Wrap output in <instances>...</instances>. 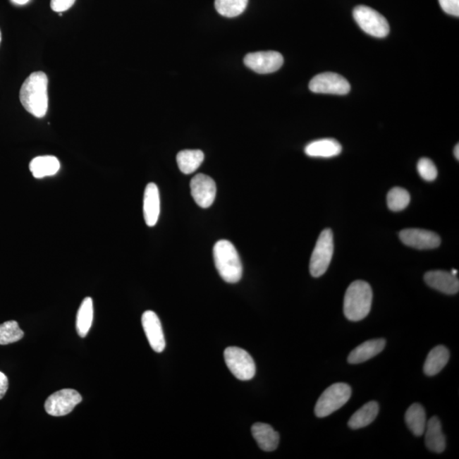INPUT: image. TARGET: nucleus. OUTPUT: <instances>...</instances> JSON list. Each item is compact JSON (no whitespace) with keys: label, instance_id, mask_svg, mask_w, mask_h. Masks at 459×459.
Returning <instances> with one entry per match:
<instances>
[{"label":"nucleus","instance_id":"nucleus-1","mask_svg":"<svg viewBox=\"0 0 459 459\" xmlns=\"http://www.w3.org/2000/svg\"><path fill=\"white\" fill-rule=\"evenodd\" d=\"M20 101L24 109L41 118L48 110V77L44 72H35L24 81L20 90Z\"/></svg>","mask_w":459,"mask_h":459},{"label":"nucleus","instance_id":"nucleus-2","mask_svg":"<svg viewBox=\"0 0 459 459\" xmlns=\"http://www.w3.org/2000/svg\"><path fill=\"white\" fill-rule=\"evenodd\" d=\"M372 302H373V290L369 283L362 280L355 281L347 288L345 293L344 300L345 317L351 322L364 319L371 311Z\"/></svg>","mask_w":459,"mask_h":459},{"label":"nucleus","instance_id":"nucleus-3","mask_svg":"<svg viewBox=\"0 0 459 459\" xmlns=\"http://www.w3.org/2000/svg\"><path fill=\"white\" fill-rule=\"evenodd\" d=\"M214 264L221 279L237 283L242 279L243 264L237 249L227 240H220L214 247Z\"/></svg>","mask_w":459,"mask_h":459},{"label":"nucleus","instance_id":"nucleus-4","mask_svg":"<svg viewBox=\"0 0 459 459\" xmlns=\"http://www.w3.org/2000/svg\"><path fill=\"white\" fill-rule=\"evenodd\" d=\"M351 393L350 386L345 383L333 384L326 388L316 404V416L325 417L332 415L348 402Z\"/></svg>","mask_w":459,"mask_h":459},{"label":"nucleus","instance_id":"nucleus-5","mask_svg":"<svg viewBox=\"0 0 459 459\" xmlns=\"http://www.w3.org/2000/svg\"><path fill=\"white\" fill-rule=\"evenodd\" d=\"M333 235L328 228L322 231L310 262V272L313 278H320L328 270L333 255Z\"/></svg>","mask_w":459,"mask_h":459},{"label":"nucleus","instance_id":"nucleus-6","mask_svg":"<svg viewBox=\"0 0 459 459\" xmlns=\"http://www.w3.org/2000/svg\"><path fill=\"white\" fill-rule=\"evenodd\" d=\"M353 16L359 27L375 38H384L390 32V26L386 18L370 7H355Z\"/></svg>","mask_w":459,"mask_h":459},{"label":"nucleus","instance_id":"nucleus-7","mask_svg":"<svg viewBox=\"0 0 459 459\" xmlns=\"http://www.w3.org/2000/svg\"><path fill=\"white\" fill-rule=\"evenodd\" d=\"M224 357L227 367L235 378L247 381L255 377L256 366L251 355L239 347H228Z\"/></svg>","mask_w":459,"mask_h":459},{"label":"nucleus","instance_id":"nucleus-8","mask_svg":"<svg viewBox=\"0 0 459 459\" xmlns=\"http://www.w3.org/2000/svg\"><path fill=\"white\" fill-rule=\"evenodd\" d=\"M82 402V396L75 390L64 388L49 396L44 404L45 411L54 417L69 415Z\"/></svg>","mask_w":459,"mask_h":459},{"label":"nucleus","instance_id":"nucleus-9","mask_svg":"<svg viewBox=\"0 0 459 459\" xmlns=\"http://www.w3.org/2000/svg\"><path fill=\"white\" fill-rule=\"evenodd\" d=\"M309 89L313 93L344 94H348L350 85L345 78L340 74L334 73H324L314 77L309 84Z\"/></svg>","mask_w":459,"mask_h":459},{"label":"nucleus","instance_id":"nucleus-10","mask_svg":"<svg viewBox=\"0 0 459 459\" xmlns=\"http://www.w3.org/2000/svg\"><path fill=\"white\" fill-rule=\"evenodd\" d=\"M283 56L276 51L250 53L244 57V64L254 72L267 74L278 71L283 64Z\"/></svg>","mask_w":459,"mask_h":459},{"label":"nucleus","instance_id":"nucleus-11","mask_svg":"<svg viewBox=\"0 0 459 459\" xmlns=\"http://www.w3.org/2000/svg\"><path fill=\"white\" fill-rule=\"evenodd\" d=\"M191 193L194 201L202 209H208L216 197V185L212 178L198 173L191 180Z\"/></svg>","mask_w":459,"mask_h":459},{"label":"nucleus","instance_id":"nucleus-12","mask_svg":"<svg viewBox=\"0 0 459 459\" xmlns=\"http://www.w3.org/2000/svg\"><path fill=\"white\" fill-rule=\"evenodd\" d=\"M400 239L405 245L417 250H433L440 246V235L434 231L424 229H404L400 233Z\"/></svg>","mask_w":459,"mask_h":459},{"label":"nucleus","instance_id":"nucleus-13","mask_svg":"<svg viewBox=\"0 0 459 459\" xmlns=\"http://www.w3.org/2000/svg\"><path fill=\"white\" fill-rule=\"evenodd\" d=\"M143 329L152 349L157 353H163L165 349L164 334L158 315L154 312L147 311L142 317Z\"/></svg>","mask_w":459,"mask_h":459},{"label":"nucleus","instance_id":"nucleus-14","mask_svg":"<svg viewBox=\"0 0 459 459\" xmlns=\"http://www.w3.org/2000/svg\"><path fill=\"white\" fill-rule=\"evenodd\" d=\"M425 283L428 286L446 295H455L459 290V281L456 276L445 271H432L425 273Z\"/></svg>","mask_w":459,"mask_h":459},{"label":"nucleus","instance_id":"nucleus-15","mask_svg":"<svg viewBox=\"0 0 459 459\" xmlns=\"http://www.w3.org/2000/svg\"><path fill=\"white\" fill-rule=\"evenodd\" d=\"M143 214L148 226L157 225L160 214V195L158 185L155 183H149L145 189Z\"/></svg>","mask_w":459,"mask_h":459},{"label":"nucleus","instance_id":"nucleus-16","mask_svg":"<svg viewBox=\"0 0 459 459\" xmlns=\"http://www.w3.org/2000/svg\"><path fill=\"white\" fill-rule=\"evenodd\" d=\"M252 435L257 442L260 449L264 452H273L279 445V434L271 425L256 423L252 426Z\"/></svg>","mask_w":459,"mask_h":459},{"label":"nucleus","instance_id":"nucleus-17","mask_svg":"<svg viewBox=\"0 0 459 459\" xmlns=\"http://www.w3.org/2000/svg\"><path fill=\"white\" fill-rule=\"evenodd\" d=\"M386 345V341L384 338L364 342L351 351L348 357V362L359 364L369 361V360L381 353Z\"/></svg>","mask_w":459,"mask_h":459},{"label":"nucleus","instance_id":"nucleus-18","mask_svg":"<svg viewBox=\"0 0 459 459\" xmlns=\"http://www.w3.org/2000/svg\"><path fill=\"white\" fill-rule=\"evenodd\" d=\"M425 445L433 453H441L446 449V437L442 433L441 423L437 417H432L425 428Z\"/></svg>","mask_w":459,"mask_h":459},{"label":"nucleus","instance_id":"nucleus-19","mask_svg":"<svg viewBox=\"0 0 459 459\" xmlns=\"http://www.w3.org/2000/svg\"><path fill=\"white\" fill-rule=\"evenodd\" d=\"M306 155L312 158H333L341 154L342 147L334 139H321L314 140L305 148Z\"/></svg>","mask_w":459,"mask_h":459},{"label":"nucleus","instance_id":"nucleus-20","mask_svg":"<svg viewBox=\"0 0 459 459\" xmlns=\"http://www.w3.org/2000/svg\"><path fill=\"white\" fill-rule=\"evenodd\" d=\"M60 168V161L55 156L37 157L29 164V169L36 179L55 176L59 172Z\"/></svg>","mask_w":459,"mask_h":459},{"label":"nucleus","instance_id":"nucleus-21","mask_svg":"<svg viewBox=\"0 0 459 459\" xmlns=\"http://www.w3.org/2000/svg\"><path fill=\"white\" fill-rule=\"evenodd\" d=\"M450 353L448 348L443 345H438L433 348L427 355L424 365V374L427 376H435L440 373L448 364Z\"/></svg>","mask_w":459,"mask_h":459},{"label":"nucleus","instance_id":"nucleus-22","mask_svg":"<svg viewBox=\"0 0 459 459\" xmlns=\"http://www.w3.org/2000/svg\"><path fill=\"white\" fill-rule=\"evenodd\" d=\"M379 412V406L378 403L373 400V402L366 403L351 416L348 423L349 427L353 429L366 427V426L373 423L376 417H377Z\"/></svg>","mask_w":459,"mask_h":459},{"label":"nucleus","instance_id":"nucleus-23","mask_svg":"<svg viewBox=\"0 0 459 459\" xmlns=\"http://www.w3.org/2000/svg\"><path fill=\"white\" fill-rule=\"evenodd\" d=\"M405 420L413 435L416 436L424 435L427 420H426L424 408L420 404H412L408 409L406 415H405Z\"/></svg>","mask_w":459,"mask_h":459},{"label":"nucleus","instance_id":"nucleus-24","mask_svg":"<svg viewBox=\"0 0 459 459\" xmlns=\"http://www.w3.org/2000/svg\"><path fill=\"white\" fill-rule=\"evenodd\" d=\"M178 166L185 175H190L197 171L204 162V154L200 150H184L176 157Z\"/></svg>","mask_w":459,"mask_h":459},{"label":"nucleus","instance_id":"nucleus-25","mask_svg":"<svg viewBox=\"0 0 459 459\" xmlns=\"http://www.w3.org/2000/svg\"><path fill=\"white\" fill-rule=\"evenodd\" d=\"M94 317L93 300L87 297L82 300L77 315V331L80 337L85 338L88 334Z\"/></svg>","mask_w":459,"mask_h":459},{"label":"nucleus","instance_id":"nucleus-26","mask_svg":"<svg viewBox=\"0 0 459 459\" xmlns=\"http://www.w3.org/2000/svg\"><path fill=\"white\" fill-rule=\"evenodd\" d=\"M249 0H216L214 6L219 14L226 18H235L245 11Z\"/></svg>","mask_w":459,"mask_h":459},{"label":"nucleus","instance_id":"nucleus-27","mask_svg":"<svg viewBox=\"0 0 459 459\" xmlns=\"http://www.w3.org/2000/svg\"><path fill=\"white\" fill-rule=\"evenodd\" d=\"M24 337L18 322L8 321L0 325V345H6L18 342Z\"/></svg>","mask_w":459,"mask_h":459},{"label":"nucleus","instance_id":"nucleus-28","mask_svg":"<svg viewBox=\"0 0 459 459\" xmlns=\"http://www.w3.org/2000/svg\"><path fill=\"white\" fill-rule=\"evenodd\" d=\"M410 202V194L406 189L394 188L388 192L387 195V204L392 211H402L407 208Z\"/></svg>","mask_w":459,"mask_h":459},{"label":"nucleus","instance_id":"nucleus-29","mask_svg":"<svg viewBox=\"0 0 459 459\" xmlns=\"http://www.w3.org/2000/svg\"><path fill=\"white\" fill-rule=\"evenodd\" d=\"M417 172L426 181H433L436 179L437 169L432 161L427 158L421 159L417 165Z\"/></svg>","mask_w":459,"mask_h":459},{"label":"nucleus","instance_id":"nucleus-30","mask_svg":"<svg viewBox=\"0 0 459 459\" xmlns=\"http://www.w3.org/2000/svg\"><path fill=\"white\" fill-rule=\"evenodd\" d=\"M441 9L451 16H459V0H439Z\"/></svg>","mask_w":459,"mask_h":459},{"label":"nucleus","instance_id":"nucleus-31","mask_svg":"<svg viewBox=\"0 0 459 459\" xmlns=\"http://www.w3.org/2000/svg\"><path fill=\"white\" fill-rule=\"evenodd\" d=\"M76 0H51V10L58 12V13H63L70 9L75 3Z\"/></svg>","mask_w":459,"mask_h":459},{"label":"nucleus","instance_id":"nucleus-32","mask_svg":"<svg viewBox=\"0 0 459 459\" xmlns=\"http://www.w3.org/2000/svg\"><path fill=\"white\" fill-rule=\"evenodd\" d=\"M8 388H9V379L5 374L0 372V400L5 397Z\"/></svg>","mask_w":459,"mask_h":459},{"label":"nucleus","instance_id":"nucleus-33","mask_svg":"<svg viewBox=\"0 0 459 459\" xmlns=\"http://www.w3.org/2000/svg\"><path fill=\"white\" fill-rule=\"evenodd\" d=\"M12 2L18 4V5H26L29 0H11Z\"/></svg>","mask_w":459,"mask_h":459},{"label":"nucleus","instance_id":"nucleus-34","mask_svg":"<svg viewBox=\"0 0 459 459\" xmlns=\"http://www.w3.org/2000/svg\"><path fill=\"white\" fill-rule=\"evenodd\" d=\"M454 156L458 160L459 159V146L458 144L454 148Z\"/></svg>","mask_w":459,"mask_h":459},{"label":"nucleus","instance_id":"nucleus-35","mask_svg":"<svg viewBox=\"0 0 459 459\" xmlns=\"http://www.w3.org/2000/svg\"><path fill=\"white\" fill-rule=\"evenodd\" d=\"M451 273H452V274L454 275V276H457V274H458V271H457V270H454V269H453V270L452 272H451Z\"/></svg>","mask_w":459,"mask_h":459},{"label":"nucleus","instance_id":"nucleus-36","mask_svg":"<svg viewBox=\"0 0 459 459\" xmlns=\"http://www.w3.org/2000/svg\"><path fill=\"white\" fill-rule=\"evenodd\" d=\"M1 39H2L1 31H0V43H1Z\"/></svg>","mask_w":459,"mask_h":459}]
</instances>
